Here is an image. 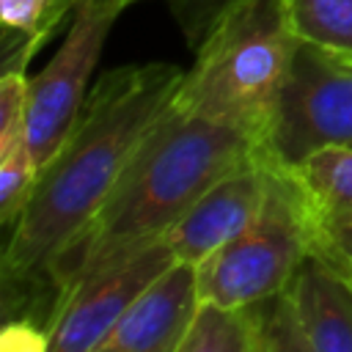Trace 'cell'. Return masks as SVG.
<instances>
[{
	"label": "cell",
	"instance_id": "cell-1",
	"mask_svg": "<svg viewBox=\"0 0 352 352\" xmlns=\"http://www.w3.org/2000/svg\"><path fill=\"white\" fill-rule=\"evenodd\" d=\"M182 80L184 72L173 63L110 69L88 91L55 160L38 170L36 190L8 231L0 261L6 297L38 305V322L52 261L102 209Z\"/></svg>",
	"mask_w": 352,
	"mask_h": 352
},
{
	"label": "cell",
	"instance_id": "cell-2",
	"mask_svg": "<svg viewBox=\"0 0 352 352\" xmlns=\"http://www.w3.org/2000/svg\"><path fill=\"white\" fill-rule=\"evenodd\" d=\"M264 151L258 135L190 113L170 99L102 209L52 261L44 278L41 322L47 324L74 283L162 239L206 187Z\"/></svg>",
	"mask_w": 352,
	"mask_h": 352
},
{
	"label": "cell",
	"instance_id": "cell-3",
	"mask_svg": "<svg viewBox=\"0 0 352 352\" xmlns=\"http://www.w3.org/2000/svg\"><path fill=\"white\" fill-rule=\"evenodd\" d=\"M297 44L283 0H242L192 50L173 102L264 140Z\"/></svg>",
	"mask_w": 352,
	"mask_h": 352
},
{
	"label": "cell",
	"instance_id": "cell-4",
	"mask_svg": "<svg viewBox=\"0 0 352 352\" xmlns=\"http://www.w3.org/2000/svg\"><path fill=\"white\" fill-rule=\"evenodd\" d=\"M316 212L289 165L272 160L270 190L258 217L226 248L209 256L198 272V300L242 311L280 294L314 248Z\"/></svg>",
	"mask_w": 352,
	"mask_h": 352
},
{
	"label": "cell",
	"instance_id": "cell-5",
	"mask_svg": "<svg viewBox=\"0 0 352 352\" xmlns=\"http://www.w3.org/2000/svg\"><path fill=\"white\" fill-rule=\"evenodd\" d=\"M352 143V60L297 44L264 148L280 165H297L324 146Z\"/></svg>",
	"mask_w": 352,
	"mask_h": 352
},
{
	"label": "cell",
	"instance_id": "cell-6",
	"mask_svg": "<svg viewBox=\"0 0 352 352\" xmlns=\"http://www.w3.org/2000/svg\"><path fill=\"white\" fill-rule=\"evenodd\" d=\"M121 11V0H80L63 44L50 63L28 80V146L38 170L55 160L72 135L88 96V77Z\"/></svg>",
	"mask_w": 352,
	"mask_h": 352
},
{
	"label": "cell",
	"instance_id": "cell-7",
	"mask_svg": "<svg viewBox=\"0 0 352 352\" xmlns=\"http://www.w3.org/2000/svg\"><path fill=\"white\" fill-rule=\"evenodd\" d=\"M173 261L168 242L157 239L74 283L47 319L50 352H94L135 297Z\"/></svg>",
	"mask_w": 352,
	"mask_h": 352
},
{
	"label": "cell",
	"instance_id": "cell-8",
	"mask_svg": "<svg viewBox=\"0 0 352 352\" xmlns=\"http://www.w3.org/2000/svg\"><path fill=\"white\" fill-rule=\"evenodd\" d=\"M270 176L272 157L264 151L206 187L162 236L176 261L201 267L209 256L236 239L258 217L270 190Z\"/></svg>",
	"mask_w": 352,
	"mask_h": 352
},
{
	"label": "cell",
	"instance_id": "cell-9",
	"mask_svg": "<svg viewBox=\"0 0 352 352\" xmlns=\"http://www.w3.org/2000/svg\"><path fill=\"white\" fill-rule=\"evenodd\" d=\"M198 308L195 267L173 261L135 297L94 352H179Z\"/></svg>",
	"mask_w": 352,
	"mask_h": 352
},
{
	"label": "cell",
	"instance_id": "cell-10",
	"mask_svg": "<svg viewBox=\"0 0 352 352\" xmlns=\"http://www.w3.org/2000/svg\"><path fill=\"white\" fill-rule=\"evenodd\" d=\"M283 292L314 352H352L349 275L311 248Z\"/></svg>",
	"mask_w": 352,
	"mask_h": 352
},
{
	"label": "cell",
	"instance_id": "cell-11",
	"mask_svg": "<svg viewBox=\"0 0 352 352\" xmlns=\"http://www.w3.org/2000/svg\"><path fill=\"white\" fill-rule=\"evenodd\" d=\"M289 168L302 184L316 217L352 220V143L324 146Z\"/></svg>",
	"mask_w": 352,
	"mask_h": 352
},
{
	"label": "cell",
	"instance_id": "cell-12",
	"mask_svg": "<svg viewBox=\"0 0 352 352\" xmlns=\"http://www.w3.org/2000/svg\"><path fill=\"white\" fill-rule=\"evenodd\" d=\"M297 41L352 60V0H283Z\"/></svg>",
	"mask_w": 352,
	"mask_h": 352
},
{
	"label": "cell",
	"instance_id": "cell-13",
	"mask_svg": "<svg viewBox=\"0 0 352 352\" xmlns=\"http://www.w3.org/2000/svg\"><path fill=\"white\" fill-rule=\"evenodd\" d=\"M250 324L253 352H314L302 336L286 292L242 308Z\"/></svg>",
	"mask_w": 352,
	"mask_h": 352
},
{
	"label": "cell",
	"instance_id": "cell-14",
	"mask_svg": "<svg viewBox=\"0 0 352 352\" xmlns=\"http://www.w3.org/2000/svg\"><path fill=\"white\" fill-rule=\"evenodd\" d=\"M179 352H253L245 311H228L201 302Z\"/></svg>",
	"mask_w": 352,
	"mask_h": 352
},
{
	"label": "cell",
	"instance_id": "cell-15",
	"mask_svg": "<svg viewBox=\"0 0 352 352\" xmlns=\"http://www.w3.org/2000/svg\"><path fill=\"white\" fill-rule=\"evenodd\" d=\"M36 182H38V168H36L28 140L0 154V223L8 231L25 212L36 190Z\"/></svg>",
	"mask_w": 352,
	"mask_h": 352
},
{
	"label": "cell",
	"instance_id": "cell-16",
	"mask_svg": "<svg viewBox=\"0 0 352 352\" xmlns=\"http://www.w3.org/2000/svg\"><path fill=\"white\" fill-rule=\"evenodd\" d=\"M50 0H0V16L11 33L19 36V47L8 52L6 69L25 72V63L44 41V16H47Z\"/></svg>",
	"mask_w": 352,
	"mask_h": 352
},
{
	"label": "cell",
	"instance_id": "cell-17",
	"mask_svg": "<svg viewBox=\"0 0 352 352\" xmlns=\"http://www.w3.org/2000/svg\"><path fill=\"white\" fill-rule=\"evenodd\" d=\"M28 140V77L6 69L0 77V154Z\"/></svg>",
	"mask_w": 352,
	"mask_h": 352
},
{
	"label": "cell",
	"instance_id": "cell-18",
	"mask_svg": "<svg viewBox=\"0 0 352 352\" xmlns=\"http://www.w3.org/2000/svg\"><path fill=\"white\" fill-rule=\"evenodd\" d=\"M242 0H168L170 16L176 19L184 41L190 50H195L206 33L217 25V19Z\"/></svg>",
	"mask_w": 352,
	"mask_h": 352
},
{
	"label": "cell",
	"instance_id": "cell-19",
	"mask_svg": "<svg viewBox=\"0 0 352 352\" xmlns=\"http://www.w3.org/2000/svg\"><path fill=\"white\" fill-rule=\"evenodd\" d=\"M314 250L336 264L344 275L352 278V220H324L314 223Z\"/></svg>",
	"mask_w": 352,
	"mask_h": 352
},
{
	"label": "cell",
	"instance_id": "cell-20",
	"mask_svg": "<svg viewBox=\"0 0 352 352\" xmlns=\"http://www.w3.org/2000/svg\"><path fill=\"white\" fill-rule=\"evenodd\" d=\"M0 352H50V330L33 316L8 319L0 333Z\"/></svg>",
	"mask_w": 352,
	"mask_h": 352
},
{
	"label": "cell",
	"instance_id": "cell-21",
	"mask_svg": "<svg viewBox=\"0 0 352 352\" xmlns=\"http://www.w3.org/2000/svg\"><path fill=\"white\" fill-rule=\"evenodd\" d=\"M80 0H50V8H47V16H44V41L50 38V33L66 19V14H72L74 11V6H77Z\"/></svg>",
	"mask_w": 352,
	"mask_h": 352
},
{
	"label": "cell",
	"instance_id": "cell-22",
	"mask_svg": "<svg viewBox=\"0 0 352 352\" xmlns=\"http://www.w3.org/2000/svg\"><path fill=\"white\" fill-rule=\"evenodd\" d=\"M121 3H124V8H126V6H132V3H140V0H121Z\"/></svg>",
	"mask_w": 352,
	"mask_h": 352
}]
</instances>
